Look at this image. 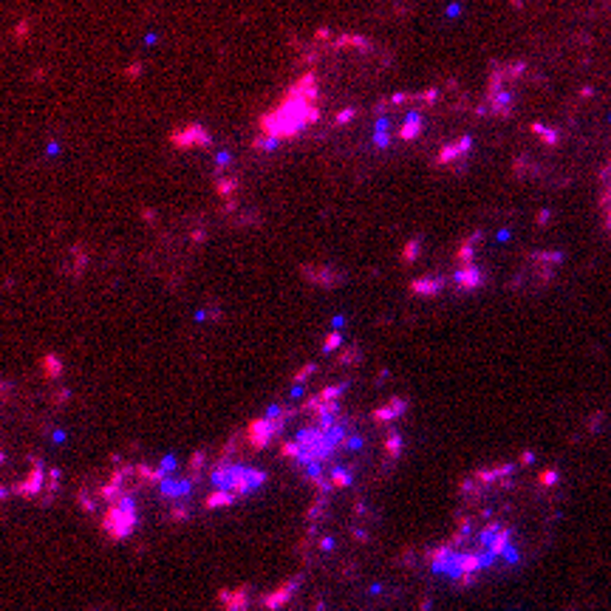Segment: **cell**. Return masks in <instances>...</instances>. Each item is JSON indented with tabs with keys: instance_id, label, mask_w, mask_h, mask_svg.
Returning <instances> with one entry per match:
<instances>
[{
	"instance_id": "1",
	"label": "cell",
	"mask_w": 611,
	"mask_h": 611,
	"mask_svg": "<svg viewBox=\"0 0 611 611\" xmlns=\"http://www.w3.org/2000/svg\"><path fill=\"white\" fill-rule=\"evenodd\" d=\"M317 85H314V76H306L301 79L292 91H289V99L286 105H281L275 113H269L263 119V131L275 139H286L292 133H298L301 128L311 125L317 119Z\"/></svg>"
},
{
	"instance_id": "2",
	"label": "cell",
	"mask_w": 611,
	"mask_h": 611,
	"mask_svg": "<svg viewBox=\"0 0 611 611\" xmlns=\"http://www.w3.org/2000/svg\"><path fill=\"white\" fill-rule=\"evenodd\" d=\"M210 481H213V495L207 498V507L218 510V507H229L238 498L261 490L266 481V473L255 470V467H243V464H218L210 473Z\"/></svg>"
},
{
	"instance_id": "3",
	"label": "cell",
	"mask_w": 611,
	"mask_h": 611,
	"mask_svg": "<svg viewBox=\"0 0 611 611\" xmlns=\"http://www.w3.org/2000/svg\"><path fill=\"white\" fill-rule=\"evenodd\" d=\"M136 524H139V510H136L133 498L131 495H119L111 504V510H108V515L102 521V530H105V535H111L113 540H122V537H128V535L136 530Z\"/></svg>"
},
{
	"instance_id": "4",
	"label": "cell",
	"mask_w": 611,
	"mask_h": 611,
	"mask_svg": "<svg viewBox=\"0 0 611 611\" xmlns=\"http://www.w3.org/2000/svg\"><path fill=\"white\" fill-rule=\"evenodd\" d=\"M193 493V481L190 478H164L158 481V495L167 498V501H181V498H190Z\"/></svg>"
},
{
	"instance_id": "5",
	"label": "cell",
	"mask_w": 611,
	"mask_h": 611,
	"mask_svg": "<svg viewBox=\"0 0 611 611\" xmlns=\"http://www.w3.org/2000/svg\"><path fill=\"white\" fill-rule=\"evenodd\" d=\"M422 113L419 111H410L408 116H405V122H402V131H399V139H405V142H413L419 133H422Z\"/></svg>"
},
{
	"instance_id": "6",
	"label": "cell",
	"mask_w": 611,
	"mask_h": 611,
	"mask_svg": "<svg viewBox=\"0 0 611 611\" xmlns=\"http://www.w3.org/2000/svg\"><path fill=\"white\" fill-rule=\"evenodd\" d=\"M603 210H606V224H609V229H611V187H609V193L603 196Z\"/></svg>"
},
{
	"instance_id": "7",
	"label": "cell",
	"mask_w": 611,
	"mask_h": 611,
	"mask_svg": "<svg viewBox=\"0 0 611 611\" xmlns=\"http://www.w3.org/2000/svg\"><path fill=\"white\" fill-rule=\"evenodd\" d=\"M343 325H345V317H337V320H334V328H337V331H340V328H343Z\"/></svg>"
}]
</instances>
